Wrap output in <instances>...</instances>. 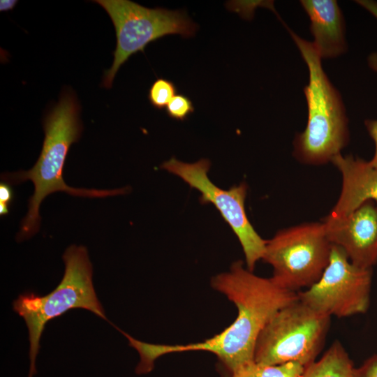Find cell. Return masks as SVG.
<instances>
[{
	"instance_id": "7",
	"label": "cell",
	"mask_w": 377,
	"mask_h": 377,
	"mask_svg": "<svg viewBox=\"0 0 377 377\" xmlns=\"http://www.w3.org/2000/svg\"><path fill=\"white\" fill-rule=\"evenodd\" d=\"M332 246L323 221L304 223L282 229L267 240L262 260L272 267L276 283L298 293L319 280Z\"/></svg>"
},
{
	"instance_id": "11",
	"label": "cell",
	"mask_w": 377,
	"mask_h": 377,
	"mask_svg": "<svg viewBox=\"0 0 377 377\" xmlns=\"http://www.w3.org/2000/svg\"><path fill=\"white\" fill-rule=\"evenodd\" d=\"M331 162L341 174L342 188L329 217H344L367 201H377V168L351 154L340 153Z\"/></svg>"
},
{
	"instance_id": "19",
	"label": "cell",
	"mask_w": 377,
	"mask_h": 377,
	"mask_svg": "<svg viewBox=\"0 0 377 377\" xmlns=\"http://www.w3.org/2000/svg\"><path fill=\"white\" fill-rule=\"evenodd\" d=\"M14 198L13 191L9 184L1 182L0 184V204L10 206Z\"/></svg>"
},
{
	"instance_id": "3",
	"label": "cell",
	"mask_w": 377,
	"mask_h": 377,
	"mask_svg": "<svg viewBox=\"0 0 377 377\" xmlns=\"http://www.w3.org/2000/svg\"><path fill=\"white\" fill-rule=\"evenodd\" d=\"M309 71V83L304 88L308 118L305 129L296 134L293 154L302 163L320 165L332 158L349 142L348 119L341 94L329 80L321 57L312 42L285 25Z\"/></svg>"
},
{
	"instance_id": "8",
	"label": "cell",
	"mask_w": 377,
	"mask_h": 377,
	"mask_svg": "<svg viewBox=\"0 0 377 377\" xmlns=\"http://www.w3.org/2000/svg\"><path fill=\"white\" fill-rule=\"evenodd\" d=\"M210 161L200 159L195 163H184L175 158L164 162L161 168L180 177L191 188L201 193L202 204H212L237 237L242 247L246 268L253 272L258 260L263 258L266 242L255 230L249 221L245 200L248 186L245 182L223 189L216 186L207 173Z\"/></svg>"
},
{
	"instance_id": "20",
	"label": "cell",
	"mask_w": 377,
	"mask_h": 377,
	"mask_svg": "<svg viewBox=\"0 0 377 377\" xmlns=\"http://www.w3.org/2000/svg\"><path fill=\"white\" fill-rule=\"evenodd\" d=\"M355 2L368 10L377 19V1L373 0H357Z\"/></svg>"
},
{
	"instance_id": "2",
	"label": "cell",
	"mask_w": 377,
	"mask_h": 377,
	"mask_svg": "<svg viewBox=\"0 0 377 377\" xmlns=\"http://www.w3.org/2000/svg\"><path fill=\"white\" fill-rule=\"evenodd\" d=\"M80 106L75 94L62 93L59 103L43 120L45 138L40 154L32 168L27 171L5 172L1 179L9 184L30 180L34 192L29 200L28 212L22 221L17 239L22 241L38 232L40 217L39 207L45 198L62 191L80 197L105 198L124 194L126 188L111 190L73 188L63 179V169L71 145L80 137L82 126L80 120Z\"/></svg>"
},
{
	"instance_id": "14",
	"label": "cell",
	"mask_w": 377,
	"mask_h": 377,
	"mask_svg": "<svg viewBox=\"0 0 377 377\" xmlns=\"http://www.w3.org/2000/svg\"><path fill=\"white\" fill-rule=\"evenodd\" d=\"M304 367L289 362L278 365H265L253 362L234 372L230 377H300Z\"/></svg>"
},
{
	"instance_id": "13",
	"label": "cell",
	"mask_w": 377,
	"mask_h": 377,
	"mask_svg": "<svg viewBox=\"0 0 377 377\" xmlns=\"http://www.w3.org/2000/svg\"><path fill=\"white\" fill-rule=\"evenodd\" d=\"M357 368L339 341L318 360L304 367L300 377H357Z\"/></svg>"
},
{
	"instance_id": "18",
	"label": "cell",
	"mask_w": 377,
	"mask_h": 377,
	"mask_svg": "<svg viewBox=\"0 0 377 377\" xmlns=\"http://www.w3.org/2000/svg\"><path fill=\"white\" fill-rule=\"evenodd\" d=\"M364 126L375 144V151L373 158L369 161L370 165L377 168V119H366Z\"/></svg>"
},
{
	"instance_id": "6",
	"label": "cell",
	"mask_w": 377,
	"mask_h": 377,
	"mask_svg": "<svg viewBox=\"0 0 377 377\" xmlns=\"http://www.w3.org/2000/svg\"><path fill=\"white\" fill-rule=\"evenodd\" d=\"M109 15L115 29L117 45L112 66L104 73L103 85L111 88L119 68L137 52L167 35L195 36L198 25L183 10L149 8L128 0H96Z\"/></svg>"
},
{
	"instance_id": "4",
	"label": "cell",
	"mask_w": 377,
	"mask_h": 377,
	"mask_svg": "<svg viewBox=\"0 0 377 377\" xmlns=\"http://www.w3.org/2000/svg\"><path fill=\"white\" fill-rule=\"evenodd\" d=\"M65 272L59 284L49 294H21L13 301L15 312L22 317L29 331L30 367L28 377L36 373V360L45 325L72 309L89 310L108 320L92 281L93 269L87 249L71 245L64 252Z\"/></svg>"
},
{
	"instance_id": "15",
	"label": "cell",
	"mask_w": 377,
	"mask_h": 377,
	"mask_svg": "<svg viewBox=\"0 0 377 377\" xmlns=\"http://www.w3.org/2000/svg\"><path fill=\"white\" fill-rule=\"evenodd\" d=\"M177 89L175 84L165 78H158L151 84L148 94L151 105L157 110L167 107L176 96Z\"/></svg>"
},
{
	"instance_id": "21",
	"label": "cell",
	"mask_w": 377,
	"mask_h": 377,
	"mask_svg": "<svg viewBox=\"0 0 377 377\" xmlns=\"http://www.w3.org/2000/svg\"><path fill=\"white\" fill-rule=\"evenodd\" d=\"M17 1L15 0H1L0 1V10L8 11L14 8L17 4Z\"/></svg>"
},
{
	"instance_id": "10",
	"label": "cell",
	"mask_w": 377,
	"mask_h": 377,
	"mask_svg": "<svg viewBox=\"0 0 377 377\" xmlns=\"http://www.w3.org/2000/svg\"><path fill=\"white\" fill-rule=\"evenodd\" d=\"M327 237L349 260L363 269L377 264V205L367 201L346 216L323 219Z\"/></svg>"
},
{
	"instance_id": "9",
	"label": "cell",
	"mask_w": 377,
	"mask_h": 377,
	"mask_svg": "<svg viewBox=\"0 0 377 377\" xmlns=\"http://www.w3.org/2000/svg\"><path fill=\"white\" fill-rule=\"evenodd\" d=\"M372 269L353 265L339 246L332 244L327 266L319 280L299 299L330 317L346 318L364 313L370 306Z\"/></svg>"
},
{
	"instance_id": "16",
	"label": "cell",
	"mask_w": 377,
	"mask_h": 377,
	"mask_svg": "<svg viewBox=\"0 0 377 377\" xmlns=\"http://www.w3.org/2000/svg\"><path fill=\"white\" fill-rule=\"evenodd\" d=\"M193 112L191 100L183 94H177L166 107L168 115L177 121L185 120Z\"/></svg>"
},
{
	"instance_id": "17",
	"label": "cell",
	"mask_w": 377,
	"mask_h": 377,
	"mask_svg": "<svg viewBox=\"0 0 377 377\" xmlns=\"http://www.w3.org/2000/svg\"><path fill=\"white\" fill-rule=\"evenodd\" d=\"M356 371L357 377H377V355L367 358Z\"/></svg>"
},
{
	"instance_id": "23",
	"label": "cell",
	"mask_w": 377,
	"mask_h": 377,
	"mask_svg": "<svg viewBox=\"0 0 377 377\" xmlns=\"http://www.w3.org/2000/svg\"><path fill=\"white\" fill-rule=\"evenodd\" d=\"M9 212V207L0 204V214L4 216L8 214Z\"/></svg>"
},
{
	"instance_id": "12",
	"label": "cell",
	"mask_w": 377,
	"mask_h": 377,
	"mask_svg": "<svg viewBox=\"0 0 377 377\" xmlns=\"http://www.w3.org/2000/svg\"><path fill=\"white\" fill-rule=\"evenodd\" d=\"M308 15L312 42L321 59L336 58L346 52L345 22L335 0H302Z\"/></svg>"
},
{
	"instance_id": "22",
	"label": "cell",
	"mask_w": 377,
	"mask_h": 377,
	"mask_svg": "<svg viewBox=\"0 0 377 377\" xmlns=\"http://www.w3.org/2000/svg\"><path fill=\"white\" fill-rule=\"evenodd\" d=\"M369 66L377 72V53H372L368 59Z\"/></svg>"
},
{
	"instance_id": "5",
	"label": "cell",
	"mask_w": 377,
	"mask_h": 377,
	"mask_svg": "<svg viewBox=\"0 0 377 377\" xmlns=\"http://www.w3.org/2000/svg\"><path fill=\"white\" fill-rule=\"evenodd\" d=\"M330 316L300 299L281 309L261 331L254 350V362L265 365L289 362L306 367L321 352Z\"/></svg>"
},
{
	"instance_id": "1",
	"label": "cell",
	"mask_w": 377,
	"mask_h": 377,
	"mask_svg": "<svg viewBox=\"0 0 377 377\" xmlns=\"http://www.w3.org/2000/svg\"><path fill=\"white\" fill-rule=\"evenodd\" d=\"M212 288L235 304L237 316L221 332L205 341L187 345L151 343L150 353L157 359L171 353L207 351L214 354L230 376L254 362L255 346L263 329L281 309L297 300V292L284 288L272 278L258 276L244 267L242 260L211 280Z\"/></svg>"
}]
</instances>
